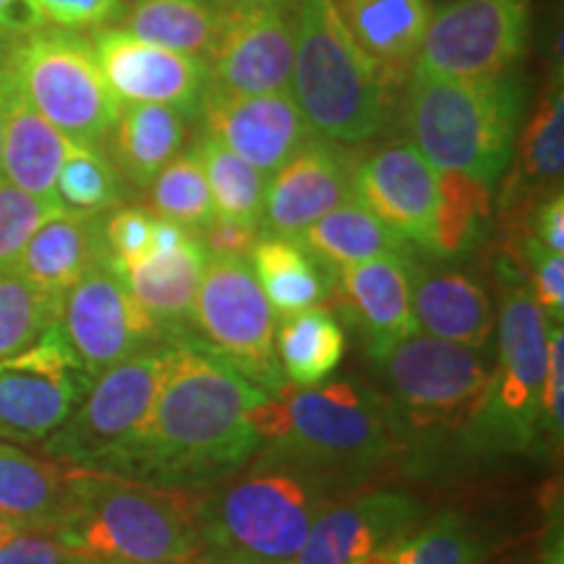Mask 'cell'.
<instances>
[{
  "instance_id": "2",
  "label": "cell",
  "mask_w": 564,
  "mask_h": 564,
  "mask_svg": "<svg viewBox=\"0 0 564 564\" xmlns=\"http://www.w3.org/2000/svg\"><path fill=\"white\" fill-rule=\"evenodd\" d=\"M262 457L299 465L327 484L358 481L403 447L390 400L352 382H285L251 411Z\"/></svg>"
},
{
  "instance_id": "37",
  "label": "cell",
  "mask_w": 564,
  "mask_h": 564,
  "mask_svg": "<svg viewBox=\"0 0 564 564\" xmlns=\"http://www.w3.org/2000/svg\"><path fill=\"white\" fill-rule=\"evenodd\" d=\"M63 301H55L13 270H0V358L17 356L61 322Z\"/></svg>"
},
{
  "instance_id": "42",
  "label": "cell",
  "mask_w": 564,
  "mask_h": 564,
  "mask_svg": "<svg viewBox=\"0 0 564 564\" xmlns=\"http://www.w3.org/2000/svg\"><path fill=\"white\" fill-rule=\"evenodd\" d=\"M518 246L523 264L531 272L535 303H539V308L549 322L556 319V324H560L564 316V257L556 251H549L546 246H541L528 232Z\"/></svg>"
},
{
  "instance_id": "29",
  "label": "cell",
  "mask_w": 564,
  "mask_h": 564,
  "mask_svg": "<svg viewBox=\"0 0 564 564\" xmlns=\"http://www.w3.org/2000/svg\"><path fill=\"white\" fill-rule=\"evenodd\" d=\"M76 465L40 460L0 444V512L24 531H47L66 514Z\"/></svg>"
},
{
  "instance_id": "44",
  "label": "cell",
  "mask_w": 564,
  "mask_h": 564,
  "mask_svg": "<svg viewBox=\"0 0 564 564\" xmlns=\"http://www.w3.org/2000/svg\"><path fill=\"white\" fill-rule=\"evenodd\" d=\"M259 225H249L230 217L215 215L202 228H196V238L207 251V257L215 259H251L253 246L259 243Z\"/></svg>"
},
{
  "instance_id": "28",
  "label": "cell",
  "mask_w": 564,
  "mask_h": 564,
  "mask_svg": "<svg viewBox=\"0 0 564 564\" xmlns=\"http://www.w3.org/2000/svg\"><path fill=\"white\" fill-rule=\"evenodd\" d=\"M207 259L196 230H192V236L178 249L141 259L121 278L133 301L158 324L160 333H165V329H175L192 319Z\"/></svg>"
},
{
  "instance_id": "4",
  "label": "cell",
  "mask_w": 564,
  "mask_h": 564,
  "mask_svg": "<svg viewBox=\"0 0 564 564\" xmlns=\"http://www.w3.org/2000/svg\"><path fill=\"white\" fill-rule=\"evenodd\" d=\"M525 112V84L505 70L481 79L411 74L403 123L411 144L436 171H460L491 183L510 165Z\"/></svg>"
},
{
  "instance_id": "13",
  "label": "cell",
  "mask_w": 564,
  "mask_h": 564,
  "mask_svg": "<svg viewBox=\"0 0 564 564\" xmlns=\"http://www.w3.org/2000/svg\"><path fill=\"white\" fill-rule=\"evenodd\" d=\"M91 377L53 324L17 356L0 358V436L42 442L82 405Z\"/></svg>"
},
{
  "instance_id": "30",
  "label": "cell",
  "mask_w": 564,
  "mask_h": 564,
  "mask_svg": "<svg viewBox=\"0 0 564 564\" xmlns=\"http://www.w3.org/2000/svg\"><path fill=\"white\" fill-rule=\"evenodd\" d=\"M249 264L274 316L280 319L319 306L329 295V282L319 259L303 249L299 238H259Z\"/></svg>"
},
{
  "instance_id": "41",
  "label": "cell",
  "mask_w": 564,
  "mask_h": 564,
  "mask_svg": "<svg viewBox=\"0 0 564 564\" xmlns=\"http://www.w3.org/2000/svg\"><path fill=\"white\" fill-rule=\"evenodd\" d=\"M154 215L139 207H121L102 220V241L108 264L118 274L150 257Z\"/></svg>"
},
{
  "instance_id": "34",
  "label": "cell",
  "mask_w": 564,
  "mask_h": 564,
  "mask_svg": "<svg viewBox=\"0 0 564 564\" xmlns=\"http://www.w3.org/2000/svg\"><path fill=\"white\" fill-rule=\"evenodd\" d=\"M192 152L199 160L204 178H207L215 215L262 225L267 175L204 131L196 133Z\"/></svg>"
},
{
  "instance_id": "51",
  "label": "cell",
  "mask_w": 564,
  "mask_h": 564,
  "mask_svg": "<svg viewBox=\"0 0 564 564\" xmlns=\"http://www.w3.org/2000/svg\"><path fill=\"white\" fill-rule=\"evenodd\" d=\"M11 91H13V82H11L9 70H6V66H0V105L9 100Z\"/></svg>"
},
{
  "instance_id": "52",
  "label": "cell",
  "mask_w": 564,
  "mask_h": 564,
  "mask_svg": "<svg viewBox=\"0 0 564 564\" xmlns=\"http://www.w3.org/2000/svg\"><path fill=\"white\" fill-rule=\"evenodd\" d=\"M192 564H253V562H238V560H225V556H215V554H204L199 560Z\"/></svg>"
},
{
  "instance_id": "22",
  "label": "cell",
  "mask_w": 564,
  "mask_h": 564,
  "mask_svg": "<svg viewBox=\"0 0 564 564\" xmlns=\"http://www.w3.org/2000/svg\"><path fill=\"white\" fill-rule=\"evenodd\" d=\"M340 295L343 306L369 337L371 358L419 333L413 316V270L405 253L340 267Z\"/></svg>"
},
{
  "instance_id": "54",
  "label": "cell",
  "mask_w": 564,
  "mask_h": 564,
  "mask_svg": "<svg viewBox=\"0 0 564 564\" xmlns=\"http://www.w3.org/2000/svg\"><path fill=\"white\" fill-rule=\"evenodd\" d=\"M3 108L6 102L0 105V178H3Z\"/></svg>"
},
{
  "instance_id": "10",
  "label": "cell",
  "mask_w": 564,
  "mask_h": 564,
  "mask_svg": "<svg viewBox=\"0 0 564 564\" xmlns=\"http://www.w3.org/2000/svg\"><path fill=\"white\" fill-rule=\"evenodd\" d=\"M162 350H144L91 379L82 405L45 442V455L66 465L121 474L150 421Z\"/></svg>"
},
{
  "instance_id": "15",
  "label": "cell",
  "mask_w": 564,
  "mask_h": 564,
  "mask_svg": "<svg viewBox=\"0 0 564 564\" xmlns=\"http://www.w3.org/2000/svg\"><path fill=\"white\" fill-rule=\"evenodd\" d=\"M61 329L91 379L110 366L150 350L162 333L133 301L121 274L105 262L66 293Z\"/></svg>"
},
{
  "instance_id": "6",
  "label": "cell",
  "mask_w": 564,
  "mask_h": 564,
  "mask_svg": "<svg viewBox=\"0 0 564 564\" xmlns=\"http://www.w3.org/2000/svg\"><path fill=\"white\" fill-rule=\"evenodd\" d=\"M333 484L299 465L262 457L202 497L199 525L207 554L253 564H293Z\"/></svg>"
},
{
  "instance_id": "17",
  "label": "cell",
  "mask_w": 564,
  "mask_h": 564,
  "mask_svg": "<svg viewBox=\"0 0 564 564\" xmlns=\"http://www.w3.org/2000/svg\"><path fill=\"white\" fill-rule=\"evenodd\" d=\"M89 42L118 102L171 105L194 118L199 116L209 84V68L202 58L150 45L123 26H100Z\"/></svg>"
},
{
  "instance_id": "43",
  "label": "cell",
  "mask_w": 564,
  "mask_h": 564,
  "mask_svg": "<svg viewBox=\"0 0 564 564\" xmlns=\"http://www.w3.org/2000/svg\"><path fill=\"white\" fill-rule=\"evenodd\" d=\"M30 6L42 24L68 32L100 30L126 11V0H30Z\"/></svg>"
},
{
  "instance_id": "27",
  "label": "cell",
  "mask_w": 564,
  "mask_h": 564,
  "mask_svg": "<svg viewBox=\"0 0 564 564\" xmlns=\"http://www.w3.org/2000/svg\"><path fill=\"white\" fill-rule=\"evenodd\" d=\"M70 139L47 123L13 87L3 108V175L11 186L42 202L58 204V181ZM61 207V204H58Z\"/></svg>"
},
{
  "instance_id": "11",
  "label": "cell",
  "mask_w": 564,
  "mask_h": 564,
  "mask_svg": "<svg viewBox=\"0 0 564 564\" xmlns=\"http://www.w3.org/2000/svg\"><path fill=\"white\" fill-rule=\"evenodd\" d=\"M192 322L199 327L207 348L267 394L285 384L274 352L278 316L259 288L249 259H207Z\"/></svg>"
},
{
  "instance_id": "24",
  "label": "cell",
  "mask_w": 564,
  "mask_h": 564,
  "mask_svg": "<svg viewBox=\"0 0 564 564\" xmlns=\"http://www.w3.org/2000/svg\"><path fill=\"white\" fill-rule=\"evenodd\" d=\"M356 45L382 68L394 89L411 79L413 61L432 21V0H333Z\"/></svg>"
},
{
  "instance_id": "32",
  "label": "cell",
  "mask_w": 564,
  "mask_h": 564,
  "mask_svg": "<svg viewBox=\"0 0 564 564\" xmlns=\"http://www.w3.org/2000/svg\"><path fill=\"white\" fill-rule=\"evenodd\" d=\"M303 249L314 253L319 262L333 267H350L369 262V259L405 253V241L392 228L379 220L371 209L358 199L343 202L340 207L316 220L299 236Z\"/></svg>"
},
{
  "instance_id": "25",
  "label": "cell",
  "mask_w": 564,
  "mask_h": 564,
  "mask_svg": "<svg viewBox=\"0 0 564 564\" xmlns=\"http://www.w3.org/2000/svg\"><path fill=\"white\" fill-rule=\"evenodd\" d=\"M413 316L426 335L474 350L494 333L489 293L463 272H413Z\"/></svg>"
},
{
  "instance_id": "21",
  "label": "cell",
  "mask_w": 564,
  "mask_h": 564,
  "mask_svg": "<svg viewBox=\"0 0 564 564\" xmlns=\"http://www.w3.org/2000/svg\"><path fill=\"white\" fill-rule=\"evenodd\" d=\"M564 173V95L562 76H556L539 91V100L518 131L512 150V171L502 188L507 230L514 236L525 230L531 209L544 196L560 192Z\"/></svg>"
},
{
  "instance_id": "14",
  "label": "cell",
  "mask_w": 564,
  "mask_h": 564,
  "mask_svg": "<svg viewBox=\"0 0 564 564\" xmlns=\"http://www.w3.org/2000/svg\"><path fill=\"white\" fill-rule=\"evenodd\" d=\"M295 21L291 6L225 0L220 34L212 47L209 89L228 95L291 91Z\"/></svg>"
},
{
  "instance_id": "19",
  "label": "cell",
  "mask_w": 564,
  "mask_h": 564,
  "mask_svg": "<svg viewBox=\"0 0 564 564\" xmlns=\"http://www.w3.org/2000/svg\"><path fill=\"white\" fill-rule=\"evenodd\" d=\"M348 199L350 154L343 144L314 137L267 178L262 228L272 236L299 238Z\"/></svg>"
},
{
  "instance_id": "55",
  "label": "cell",
  "mask_w": 564,
  "mask_h": 564,
  "mask_svg": "<svg viewBox=\"0 0 564 564\" xmlns=\"http://www.w3.org/2000/svg\"><path fill=\"white\" fill-rule=\"evenodd\" d=\"M262 3H278V6H291V9H293V3H295V0H262Z\"/></svg>"
},
{
  "instance_id": "7",
  "label": "cell",
  "mask_w": 564,
  "mask_h": 564,
  "mask_svg": "<svg viewBox=\"0 0 564 564\" xmlns=\"http://www.w3.org/2000/svg\"><path fill=\"white\" fill-rule=\"evenodd\" d=\"M13 87L74 144L102 147L123 105L116 100L89 37L58 26L11 37L3 61Z\"/></svg>"
},
{
  "instance_id": "23",
  "label": "cell",
  "mask_w": 564,
  "mask_h": 564,
  "mask_svg": "<svg viewBox=\"0 0 564 564\" xmlns=\"http://www.w3.org/2000/svg\"><path fill=\"white\" fill-rule=\"evenodd\" d=\"M108 262L100 215L55 209L34 230L13 272L55 301L66 299L84 274Z\"/></svg>"
},
{
  "instance_id": "56",
  "label": "cell",
  "mask_w": 564,
  "mask_h": 564,
  "mask_svg": "<svg viewBox=\"0 0 564 564\" xmlns=\"http://www.w3.org/2000/svg\"><path fill=\"white\" fill-rule=\"evenodd\" d=\"M74 564H76V562H74Z\"/></svg>"
},
{
  "instance_id": "3",
  "label": "cell",
  "mask_w": 564,
  "mask_h": 564,
  "mask_svg": "<svg viewBox=\"0 0 564 564\" xmlns=\"http://www.w3.org/2000/svg\"><path fill=\"white\" fill-rule=\"evenodd\" d=\"M202 497L76 465L53 535L76 564H192L207 554Z\"/></svg>"
},
{
  "instance_id": "33",
  "label": "cell",
  "mask_w": 564,
  "mask_h": 564,
  "mask_svg": "<svg viewBox=\"0 0 564 564\" xmlns=\"http://www.w3.org/2000/svg\"><path fill=\"white\" fill-rule=\"evenodd\" d=\"M274 352L288 382L295 387H314L327 382L329 373L340 366L345 356V333L327 308L314 306L280 319L278 333H274Z\"/></svg>"
},
{
  "instance_id": "18",
  "label": "cell",
  "mask_w": 564,
  "mask_h": 564,
  "mask_svg": "<svg viewBox=\"0 0 564 564\" xmlns=\"http://www.w3.org/2000/svg\"><path fill=\"white\" fill-rule=\"evenodd\" d=\"M196 118H202L207 137L220 141L267 178L316 137L291 91L228 95L207 87Z\"/></svg>"
},
{
  "instance_id": "9",
  "label": "cell",
  "mask_w": 564,
  "mask_h": 564,
  "mask_svg": "<svg viewBox=\"0 0 564 564\" xmlns=\"http://www.w3.org/2000/svg\"><path fill=\"white\" fill-rule=\"evenodd\" d=\"M398 421L421 432H460L481 411L491 369L474 348L413 333L373 358Z\"/></svg>"
},
{
  "instance_id": "45",
  "label": "cell",
  "mask_w": 564,
  "mask_h": 564,
  "mask_svg": "<svg viewBox=\"0 0 564 564\" xmlns=\"http://www.w3.org/2000/svg\"><path fill=\"white\" fill-rule=\"evenodd\" d=\"M564 333L562 324L546 333V377H544V419L549 434L562 440L564 429Z\"/></svg>"
},
{
  "instance_id": "20",
  "label": "cell",
  "mask_w": 564,
  "mask_h": 564,
  "mask_svg": "<svg viewBox=\"0 0 564 564\" xmlns=\"http://www.w3.org/2000/svg\"><path fill=\"white\" fill-rule=\"evenodd\" d=\"M421 507L398 491H371L329 502L314 520L293 564H356L415 531Z\"/></svg>"
},
{
  "instance_id": "31",
  "label": "cell",
  "mask_w": 564,
  "mask_h": 564,
  "mask_svg": "<svg viewBox=\"0 0 564 564\" xmlns=\"http://www.w3.org/2000/svg\"><path fill=\"white\" fill-rule=\"evenodd\" d=\"M223 11L225 0H137L121 19L133 37L207 63Z\"/></svg>"
},
{
  "instance_id": "40",
  "label": "cell",
  "mask_w": 564,
  "mask_h": 564,
  "mask_svg": "<svg viewBox=\"0 0 564 564\" xmlns=\"http://www.w3.org/2000/svg\"><path fill=\"white\" fill-rule=\"evenodd\" d=\"M58 204L42 202L37 196L24 194L0 178V270H13L21 251L30 243L34 230L40 228Z\"/></svg>"
},
{
  "instance_id": "47",
  "label": "cell",
  "mask_w": 564,
  "mask_h": 564,
  "mask_svg": "<svg viewBox=\"0 0 564 564\" xmlns=\"http://www.w3.org/2000/svg\"><path fill=\"white\" fill-rule=\"evenodd\" d=\"M528 236H533L549 251L564 253V194H549L531 209L525 220Z\"/></svg>"
},
{
  "instance_id": "49",
  "label": "cell",
  "mask_w": 564,
  "mask_h": 564,
  "mask_svg": "<svg viewBox=\"0 0 564 564\" xmlns=\"http://www.w3.org/2000/svg\"><path fill=\"white\" fill-rule=\"evenodd\" d=\"M356 564H400V541L398 544H390L379 549V552L364 556V560H358Z\"/></svg>"
},
{
  "instance_id": "50",
  "label": "cell",
  "mask_w": 564,
  "mask_h": 564,
  "mask_svg": "<svg viewBox=\"0 0 564 564\" xmlns=\"http://www.w3.org/2000/svg\"><path fill=\"white\" fill-rule=\"evenodd\" d=\"M21 531H24V528H21L19 523H13L11 518H6V514L0 512V546H3L6 541L13 539V535L21 533Z\"/></svg>"
},
{
  "instance_id": "38",
  "label": "cell",
  "mask_w": 564,
  "mask_h": 564,
  "mask_svg": "<svg viewBox=\"0 0 564 564\" xmlns=\"http://www.w3.org/2000/svg\"><path fill=\"white\" fill-rule=\"evenodd\" d=\"M152 215L183 228H202L215 217V204L194 152H181L150 183Z\"/></svg>"
},
{
  "instance_id": "1",
  "label": "cell",
  "mask_w": 564,
  "mask_h": 564,
  "mask_svg": "<svg viewBox=\"0 0 564 564\" xmlns=\"http://www.w3.org/2000/svg\"><path fill=\"white\" fill-rule=\"evenodd\" d=\"M267 398L207 345L162 348L150 421L118 476L188 491L217 486L257 455L251 411Z\"/></svg>"
},
{
  "instance_id": "12",
  "label": "cell",
  "mask_w": 564,
  "mask_h": 564,
  "mask_svg": "<svg viewBox=\"0 0 564 564\" xmlns=\"http://www.w3.org/2000/svg\"><path fill=\"white\" fill-rule=\"evenodd\" d=\"M531 0H455L432 13L411 74L481 79L523 58Z\"/></svg>"
},
{
  "instance_id": "16",
  "label": "cell",
  "mask_w": 564,
  "mask_h": 564,
  "mask_svg": "<svg viewBox=\"0 0 564 564\" xmlns=\"http://www.w3.org/2000/svg\"><path fill=\"white\" fill-rule=\"evenodd\" d=\"M350 188L405 243L434 251L440 173L408 137L350 154Z\"/></svg>"
},
{
  "instance_id": "36",
  "label": "cell",
  "mask_w": 564,
  "mask_h": 564,
  "mask_svg": "<svg viewBox=\"0 0 564 564\" xmlns=\"http://www.w3.org/2000/svg\"><path fill=\"white\" fill-rule=\"evenodd\" d=\"M58 204L79 215H102L121 204V175L102 147L70 141L55 181Z\"/></svg>"
},
{
  "instance_id": "39",
  "label": "cell",
  "mask_w": 564,
  "mask_h": 564,
  "mask_svg": "<svg viewBox=\"0 0 564 564\" xmlns=\"http://www.w3.org/2000/svg\"><path fill=\"white\" fill-rule=\"evenodd\" d=\"M486 544L457 512H444L400 541V564H484Z\"/></svg>"
},
{
  "instance_id": "8",
  "label": "cell",
  "mask_w": 564,
  "mask_h": 564,
  "mask_svg": "<svg viewBox=\"0 0 564 564\" xmlns=\"http://www.w3.org/2000/svg\"><path fill=\"white\" fill-rule=\"evenodd\" d=\"M549 319L533 293L514 278L499 312V356L484 405L470 423V444L484 453H523L544 419Z\"/></svg>"
},
{
  "instance_id": "48",
  "label": "cell",
  "mask_w": 564,
  "mask_h": 564,
  "mask_svg": "<svg viewBox=\"0 0 564 564\" xmlns=\"http://www.w3.org/2000/svg\"><path fill=\"white\" fill-rule=\"evenodd\" d=\"M45 26L32 11L30 0H0V30L11 37Z\"/></svg>"
},
{
  "instance_id": "26",
  "label": "cell",
  "mask_w": 564,
  "mask_h": 564,
  "mask_svg": "<svg viewBox=\"0 0 564 564\" xmlns=\"http://www.w3.org/2000/svg\"><path fill=\"white\" fill-rule=\"evenodd\" d=\"M194 116L171 105H123L110 131L108 158L131 186H150L186 147Z\"/></svg>"
},
{
  "instance_id": "53",
  "label": "cell",
  "mask_w": 564,
  "mask_h": 564,
  "mask_svg": "<svg viewBox=\"0 0 564 564\" xmlns=\"http://www.w3.org/2000/svg\"><path fill=\"white\" fill-rule=\"evenodd\" d=\"M9 45H11V34H6L3 30H0V66H3L6 53H9Z\"/></svg>"
},
{
  "instance_id": "35",
  "label": "cell",
  "mask_w": 564,
  "mask_h": 564,
  "mask_svg": "<svg viewBox=\"0 0 564 564\" xmlns=\"http://www.w3.org/2000/svg\"><path fill=\"white\" fill-rule=\"evenodd\" d=\"M436 173H440V202H436L434 253L453 257L468 249L491 217V186L460 171Z\"/></svg>"
},
{
  "instance_id": "46",
  "label": "cell",
  "mask_w": 564,
  "mask_h": 564,
  "mask_svg": "<svg viewBox=\"0 0 564 564\" xmlns=\"http://www.w3.org/2000/svg\"><path fill=\"white\" fill-rule=\"evenodd\" d=\"M0 564H74L47 531H21L0 546Z\"/></svg>"
},
{
  "instance_id": "5",
  "label": "cell",
  "mask_w": 564,
  "mask_h": 564,
  "mask_svg": "<svg viewBox=\"0 0 564 564\" xmlns=\"http://www.w3.org/2000/svg\"><path fill=\"white\" fill-rule=\"evenodd\" d=\"M295 58L291 95L316 137L364 144L384 131L394 89L366 55L333 0H295Z\"/></svg>"
}]
</instances>
